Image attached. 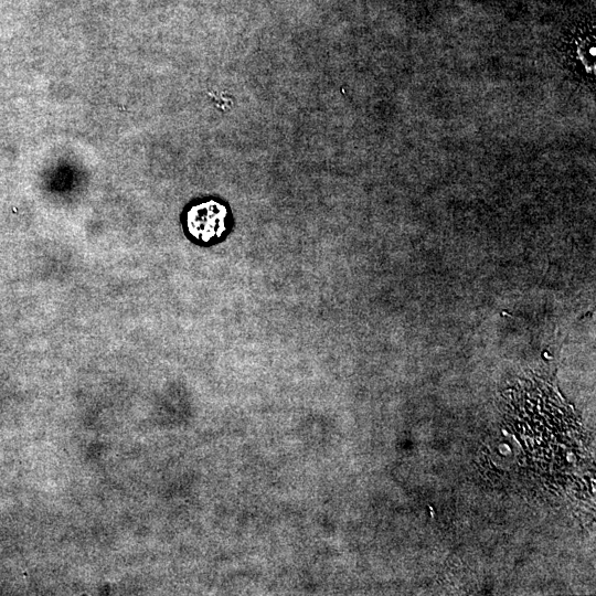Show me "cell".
Instances as JSON below:
<instances>
[]
</instances>
